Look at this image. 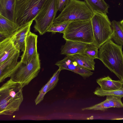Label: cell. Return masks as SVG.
<instances>
[{"mask_svg": "<svg viewBox=\"0 0 123 123\" xmlns=\"http://www.w3.org/2000/svg\"><path fill=\"white\" fill-rule=\"evenodd\" d=\"M58 11L56 0H46L35 18V30L43 35L53 24Z\"/></svg>", "mask_w": 123, "mask_h": 123, "instance_id": "obj_8", "label": "cell"}, {"mask_svg": "<svg viewBox=\"0 0 123 123\" xmlns=\"http://www.w3.org/2000/svg\"><path fill=\"white\" fill-rule=\"evenodd\" d=\"M91 20L93 34L94 44L99 49L111 38L113 33L111 22L106 13L98 12L93 13Z\"/></svg>", "mask_w": 123, "mask_h": 123, "instance_id": "obj_7", "label": "cell"}, {"mask_svg": "<svg viewBox=\"0 0 123 123\" xmlns=\"http://www.w3.org/2000/svg\"><path fill=\"white\" fill-rule=\"evenodd\" d=\"M55 65L61 70H67L78 74L84 78L92 75L93 73L91 70L79 66L73 60L69 55L67 56L63 59L57 62Z\"/></svg>", "mask_w": 123, "mask_h": 123, "instance_id": "obj_10", "label": "cell"}, {"mask_svg": "<svg viewBox=\"0 0 123 123\" xmlns=\"http://www.w3.org/2000/svg\"><path fill=\"white\" fill-rule=\"evenodd\" d=\"M96 81L102 89L106 91L117 90L123 86L121 80H113L109 76L98 79Z\"/></svg>", "mask_w": 123, "mask_h": 123, "instance_id": "obj_16", "label": "cell"}, {"mask_svg": "<svg viewBox=\"0 0 123 123\" xmlns=\"http://www.w3.org/2000/svg\"><path fill=\"white\" fill-rule=\"evenodd\" d=\"M40 68V61L38 53L27 64L20 61L18 62L10 77L14 81L21 84L23 87L37 76Z\"/></svg>", "mask_w": 123, "mask_h": 123, "instance_id": "obj_6", "label": "cell"}, {"mask_svg": "<svg viewBox=\"0 0 123 123\" xmlns=\"http://www.w3.org/2000/svg\"><path fill=\"white\" fill-rule=\"evenodd\" d=\"M98 49L94 44H88L83 54L94 59H98Z\"/></svg>", "mask_w": 123, "mask_h": 123, "instance_id": "obj_22", "label": "cell"}, {"mask_svg": "<svg viewBox=\"0 0 123 123\" xmlns=\"http://www.w3.org/2000/svg\"><path fill=\"white\" fill-rule=\"evenodd\" d=\"M121 81H122V84H123V79H122V80H121Z\"/></svg>", "mask_w": 123, "mask_h": 123, "instance_id": "obj_29", "label": "cell"}, {"mask_svg": "<svg viewBox=\"0 0 123 123\" xmlns=\"http://www.w3.org/2000/svg\"><path fill=\"white\" fill-rule=\"evenodd\" d=\"M38 36L35 34L29 32L26 36L23 49L21 52L20 61L26 64L38 53L37 51V43Z\"/></svg>", "mask_w": 123, "mask_h": 123, "instance_id": "obj_9", "label": "cell"}, {"mask_svg": "<svg viewBox=\"0 0 123 123\" xmlns=\"http://www.w3.org/2000/svg\"><path fill=\"white\" fill-rule=\"evenodd\" d=\"M122 28L123 31V19L121 21H120Z\"/></svg>", "mask_w": 123, "mask_h": 123, "instance_id": "obj_28", "label": "cell"}, {"mask_svg": "<svg viewBox=\"0 0 123 123\" xmlns=\"http://www.w3.org/2000/svg\"><path fill=\"white\" fill-rule=\"evenodd\" d=\"M70 0H56L58 10L61 11Z\"/></svg>", "mask_w": 123, "mask_h": 123, "instance_id": "obj_27", "label": "cell"}, {"mask_svg": "<svg viewBox=\"0 0 123 123\" xmlns=\"http://www.w3.org/2000/svg\"><path fill=\"white\" fill-rule=\"evenodd\" d=\"M11 37L0 42V64L14 54L18 50L15 46Z\"/></svg>", "mask_w": 123, "mask_h": 123, "instance_id": "obj_14", "label": "cell"}, {"mask_svg": "<svg viewBox=\"0 0 123 123\" xmlns=\"http://www.w3.org/2000/svg\"><path fill=\"white\" fill-rule=\"evenodd\" d=\"M111 107L108 100L106 99L105 101L95 105L92 106L82 108V111L92 110L104 111Z\"/></svg>", "mask_w": 123, "mask_h": 123, "instance_id": "obj_24", "label": "cell"}, {"mask_svg": "<svg viewBox=\"0 0 123 123\" xmlns=\"http://www.w3.org/2000/svg\"><path fill=\"white\" fill-rule=\"evenodd\" d=\"M113 33L111 39L117 44L123 45V31L120 22L113 20L111 22Z\"/></svg>", "mask_w": 123, "mask_h": 123, "instance_id": "obj_19", "label": "cell"}, {"mask_svg": "<svg viewBox=\"0 0 123 123\" xmlns=\"http://www.w3.org/2000/svg\"><path fill=\"white\" fill-rule=\"evenodd\" d=\"M20 50H18L13 55L0 64V83L3 82L10 75L16 66Z\"/></svg>", "mask_w": 123, "mask_h": 123, "instance_id": "obj_11", "label": "cell"}, {"mask_svg": "<svg viewBox=\"0 0 123 123\" xmlns=\"http://www.w3.org/2000/svg\"><path fill=\"white\" fill-rule=\"evenodd\" d=\"M61 70L59 68L48 81L49 83L47 92L52 90L56 86L59 80V76Z\"/></svg>", "mask_w": 123, "mask_h": 123, "instance_id": "obj_25", "label": "cell"}, {"mask_svg": "<svg viewBox=\"0 0 123 123\" xmlns=\"http://www.w3.org/2000/svg\"><path fill=\"white\" fill-rule=\"evenodd\" d=\"M54 22L58 23L91 19L93 13L84 1L70 0Z\"/></svg>", "mask_w": 123, "mask_h": 123, "instance_id": "obj_3", "label": "cell"}, {"mask_svg": "<svg viewBox=\"0 0 123 123\" xmlns=\"http://www.w3.org/2000/svg\"><path fill=\"white\" fill-rule=\"evenodd\" d=\"M19 27L16 23L0 15V32L13 35Z\"/></svg>", "mask_w": 123, "mask_h": 123, "instance_id": "obj_18", "label": "cell"}, {"mask_svg": "<svg viewBox=\"0 0 123 123\" xmlns=\"http://www.w3.org/2000/svg\"><path fill=\"white\" fill-rule=\"evenodd\" d=\"M80 66L91 71H94L95 62L94 59L84 54H78L69 55Z\"/></svg>", "mask_w": 123, "mask_h": 123, "instance_id": "obj_15", "label": "cell"}, {"mask_svg": "<svg viewBox=\"0 0 123 123\" xmlns=\"http://www.w3.org/2000/svg\"><path fill=\"white\" fill-rule=\"evenodd\" d=\"M63 37L66 40L94 44L93 34L91 19L70 22L63 34Z\"/></svg>", "mask_w": 123, "mask_h": 123, "instance_id": "obj_5", "label": "cell"}, {"mask_svg": "<svg viewBox=\"0 0 123 123\" xmlns=\"http://www.w3.org/2000/svg\"><path fill=\"white\" fill-rule=\"evenodd\" d=\"M122 45L110 39L99 48L98 59L121 80L123 79V53Z\"/></svg>", "mask_w": 123, "mask_h": 123, "instance_id": "obj_2", "label": "cell"}, {"mask_svg": "<svg viewBox=\"0 0 123 123\" xmlns=\"http://www.w3.org/2000/svg\"><path fill=\"white\" fill-rule=\"evenodd\" d=\"M49 82L41 88L39 91V94L35 100V102L36 105L39 104L43 100L44 97L46 93L48 88Z\"/></svg>", "mask_w": 123, "mask_h": 123, "instance_id": "obj_26", "label": "cell"}, {"mask_svg": "<svg viewBox=\"0 0 123 123\" xmlns=\"http://www.w3.org/2000/svg\"><path fill=\"white\" fill-rule=\"evenodd\" d=\"M88 44L80 42L66 40L65 44L61 47L60 54L66 56L78 54H83Z\"/></svg>", "mask_w": 123, "mask_h": 123, "instance_id": "obj_13", "label": "cell"}, {"mask_svg": "<svg viewBox=\"0 0 123 123\" xmlns=\"http://www.w3.org/2000/svg\"><path fill=\"white\" fill-rule=\"evenodd\" d=\"M93 93L94 94L100 97L111 95L119 96L123 97V87H122L115 90L106 91L98 87L96 89Z\"/></svg>", "mask_w": 123, "mask_h": 123, "instance_id": "obj_20", "label": "cell"}, {"mask_svg": "<svg viewBox=\"0 0 123 123\" xmlns=\"http://www.w3.org/2000/svg\"><path fill=\"white\" fill-rule=\"evenodd\" d=\"M22 85L10 79L0 88V115H11L18 111L23 100Z\"/></svg>", "mask_w": 123, "mask_h": 123, "instance_id": "obj_1", "label": "cell"}, {"mask_svg": "<svg viewBox=\"0 0 123 123\" xmlns=\"http://www.w3.org/2000/svg\"><path fill=\"white\" fill-rule=\"evenodd\" d=\"M123 97L117 95H107L106 99L111 107L123 108V104L121 99Z\"/></svg>", "mask_w": 123, "mask_h": 123, "instance_id": "obj_23", "label": "cell"}, {"mask_svg": "<svg viewBox=\"0 0 123 123\" xmlns=\"http://www.w3.org/2000/svg\"><path fill=\"white\" fill-rule=\"evenodd\" d=\"M70 23L66 22L58 23L54 22L48 30L47 32H51L54 34L56 32H59L63 34L68 25Z\"/></svg>", "mask_w": 123, "mask_h": 123, "instance_id": "obj_21", "label": "cell"}, {"mask_svg": "<svg viewBox=\"0 0 123 123\" xmlns=\"http://www.w3.org/2000/svg\"><path fill=\"white\" fill-rule=\"evenodd\" d=\"M46 0H15L14 22L20 26L34 19Z\"/></svg>", "mask_w": 123, "mask_h": 123, "instance_id": "obj_4", "label": "cell"}, {"mask_svg": "<svg viewBox=\"0 0 123 123\" xmlns=\"http://www.w3.org/2000/svg\"><path fill=\"white\" fill-rule=\"evenodd\" d=\"M33 21L20 26L11 37L16 48L21 51L24 48L25 38L30 31Z\"/></svg>", "mask_w": 123, "mask_h": 123, "instance_id": "obj_12", "label": "cell"}, {"mask_svg": "<svg viewBox=\"0 0 123 123\" xmlns=\"http://www.w3.org/2000/svg\"><path fill=\"white\" fill-rule=\"evenodd\" d=\"M93 13L98 12L108 13L109 5L104 0H84V1Z\"/></svg>", "mask_w": 123, "mask_h": 123, "instance_id": "obj_17", "label": "cell"}]
</instances>
